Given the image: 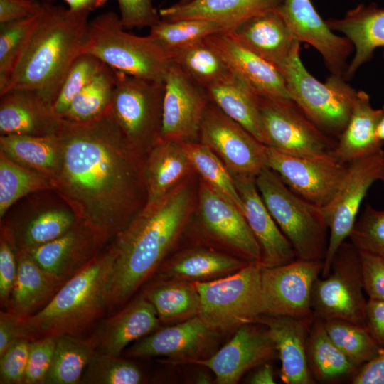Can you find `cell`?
I'll use <instances>...</instances> for the list:
<instances>
[{
  "label": "cell",
  "mask_w": 384,
  "mask_h": 384,
  "mask_svg": "<svg viewBox=\"0 0 384 384\" xmlns=\"http://www.w3.org/2000/svg\"><path fill=\"white\" fill-rule=\"evenodd\" d=\"M53 191L102 245L146 205L144 157L129 144L110 108L92 119H63Z\"/></svg>",
  "instance_id": "obj_1"
},
{
  "label": "cell",
  "mask_w": 384,
  "mask_h": 384,
  "mask_svg": "<svg viewBox=\"0 0 384 384\" xmlns=\"http://www.w3.org/2000/svg\"><path fill=\"white\" fill-rule=\"evenodd\" d=\"M194 207L190 178L159 201L145 205L109 245L107 311L125 305L154 274L174 247Z\"/></svg>",
  "instance_id": "obj_2"
},
{
  "label": "cell",
  "mask_w": 384,
  "mask_h": 384,
  "mask_svg": "<svg viewBox=\"0 0 384 384\" xmlns=\"http://www.w3.org/2000/svg\"><path fill=\"white\" fill-rule=\"evenodd\" d=\"M43 6L0 95L14 90H29L53 105L72 65L84 53L90 12L73 11L49 3H43Z\"/></svg>",
  "instance_id": "obj_3"
},
{
  "label": "cell",
  "mask_w": 384,
  "mask_h": 384,
  "mask_svg": "<svg viewBox=\"0 0 384 384\" xmlns=\"http://www.w3.org/2000/svg\"><path fill=\"white\" fill-rule=\"evenodd\" d=\"M112 262L108 246L67 280L38 313L19 319L18 338L30 341L69 334L76 336L107 310V277Z\"/></svg>",
  "instance_id": "obj_4"
},
{
  "label": "cell",
  "mask_w": 384,
  "mask_h": 384,
  "mask_svg": "<svg viewBox=\"0 0 384 384\" xmlns=\"http://www.w3.org/2000/svg\"><path fill=\"white\" fill-rule=\"evenodd\" d=\"M124 28L114 11L98 15L90 21L84 53L94 55L115 70L164 82L173 63L171 52L150 35L136 36Z\"/></svg>",
  "instance_id": "obj_5"
},
{
  "label": "cell",
  "mask_w": 384,
  "mask_h": 384,
  "mask_svg": "<svg viewBox=\"0 0 384 384\" xmlns=\"http://www.w3.org/2000/svg\"><path fill=\"white\" fill-rule=\"evenodd\" d=\"M255 183L265 206L292 245L297 258L324 261L329 226L321 208L293 192L268 167L255 176Z\"/></svg>",
  "instance_id": "obj_6"
},
{
  "label": "cell",
  "mask_w": 384,
  "mask_h": 384,
  "mask_svg": "<svg viewBox=\"0 0 384 384\" xmlns=\"http://www.w3.org/2000/svg\"><path fill=\"white\" fill-rule=\"evenodd\" d=\"M260 262L223 277L193 282L200 297L198 316L219 333L255 323L263 314Z\"/></svg>",
  "instance_id": "obj_7"
},
{
  "label": "cell",
  "mask_w": 384,
  "mask_h": 384,
  "mask_svg": "<svg viewBox=\"0 0 384 384\" xmlns=\"http://www.w3.org/2000/svg\"><path fill=\"white\" fill-rule=\"evenodd\" d=\"M282 74L291 99L319 129L337 140L350 119L358 90L343 76L331 74L320 82L306 69L300 53Z\"/></svg>",
  "instance_id": "obj_8"
},
{
  "label": "cell",
  "mask_w": 384,
  "mask_h": 384,
  "mask_svg": "<svg viewBox=\"0 0 384 384\" xmlns=\"http://www.w3.org/2000/svg\"><path fill=\"white\" fill-rule=\"evenodd\" d=\"M115 71L110 111L129 144L145 157L161 139L164 82Z\"/></svg>",
  "instance_id": "obj_9"
},
{
  "label": "cell",
  "mask_w": 384,
  "mask_h": 384,
  "mask_svg": "<svg viewBox=\"0 0 384 384\" xmlns=\"http://www.w3.org/2000/svg\"><path fill=\"white\" fill-rule=\"evenodd\" d=\"M363 291L359 252L345 241L334 255L329 274L314 282L311 294L314 316L346 320L367 329Z\"/></svg>",
  "instance_id": "obj_10"
},
{
  "label": "cell",
  "mask_w": 384,
  "mask_h": 384,
  "mask_svg": "<svg viewBox=\"0 0 384 384\" xmlns=\"http://www.w3.org/2000/svg\"><path fill=\"white\" fill-rule=\"evenodd\" d=\"M265 144L297 157L334 151L337 140L319 129L291 98L257 95Z\"/></svg>",
  "instance_id": "obj_11"
},
{
  "label": "cell",
  "mask_w": 384,
  "mask_h": 384,
  "mask_svg": "<svg viewBox=\"0 0 384 384\" xmlns=\"http://www.w3.org/2000/svg\"><path fill=\"white\" fill-rule=\"evenodd\" d=\"M267 166L296 194L324 208L335 197L349 170V164L333 153L297 157L267 146Z\"/></svg>",
  "instance_id": "obj_12"
},
{
  "label": "cell",
  "mask_w": 384,
  "mask_h": 384,
  "mask_svg": "<svg viewBox=\"0 0 384 384\" xmlns=\"http://www.w3.org/2000/svg\"><path fill=\"white\" fill-rule=\"evenodd\" d=\"M323 270V261L296 258L284 265L262 267L263 314L284 316L311 322V294Z\"/></svg>",
  "instance_id": "obj_13"
},
{
  "label": "cell",
  "mask_w": 384,
  "mask_h": 384,
  "mask_svg": "<svg viewBox=\"0 0 384 384\" xmlns=\"http://www.w3.org/2000/svg\"><path fill=\"white\" fill-rule=\"evenodd\" d=\"M384 151L349 163L348 174L333 200L321 208L329 236L321 277H326L341 245L348 238L368 191L380 181Z\"/></svg>",
  "instance_id": "obj_14"
},
{
  "label": "cell",
  "mask_w": 384,
  "mask_h": 384,
  "mask_svg": "<svg viewBox=\"0 0 384 384\" xmlns=\"http://www.w3.org/2000/svg\"><path fill=\"white\" fill-rule=\"evenodd\" d=\"M199 142L208 146L232 174L256 176L267 166V146L211 101L201 124Z\"/></svg>",
  "instance_id": "obj_15"
},
{
  "label": "cell",
  "mask_w": 384,
  "mask_h": 384,
  "mask_svg": "<svg viewBox=\"0 0 384 384\" xmlns=\"http://www.w3.org/2000/svg\"><path fill=\"white\" fill-rule=\"evenodd\" d=\"M210 102L207 89L173 61L164 80L161 139L199 142L201 121Z\"/></svg>",
  "instance_id": "obj_16"
},
{
  "label": "cell",
  "mask_w": 384,
  "mask_h": 384,
  "mask_svg": "<svg viewBox=\"0 0 384 384\" xmlns=\"http://www.w3.org/2000/svg\"><path fill=\"white\" fill-rule=\"evenodd\" d=\"M198 218L206 234L249 262H260V247L241 210L201 179Z\"/></svg>",
  "instance_id": "obj_17"
},
{
  "label": "cell",
  "mask_w": 384,
  "mask_h": 384,
  "mask_svg": "<svg viewBox=\"0 0 384 384\" xmlns=\"http://www.w3.org/2000/svg\"><path fill=\"white\" fill-rule=\"evenodd\" d=\"M218 334L196 316L146 335L125 353L135 358L161 356L172 363H193L210 356Z\"/></svg>",
  "instance_id": "obj_18"
},
{
  "label": "cell",
  "mask_w": 384,
  "mask_h": 384,
  "mask_svg": "<svg viewBox=\"0 0 384 384\" xmlns=\"http://www.w3.org/2000/svg\"><path fill=\"white\" fill-rule=\"evenodd\" d=\"M255 324L239 327L218 351L193 363L210 370L218 384H235L249 370L278 358L276 345L266 327Z\"/></svg>",
  "instance_id": "obj_19"
},
{
  "label": "cell",
  "mask_w": 384,
  "mask_h": 384,
  "mask_svg": "<svg viewBox=\"0 0 384 384\" xmlns=\"http://www.w3.org/2000/svg\"><path fill=\"white\" fill-rule=\"evenodd\" d=\"M278 11L295 38L319 53L331 74L344 75L353 46L346 36L334 33L311 0H283Z\"/></svg>",
  "instance_id": "obj_20"
},
{
  "label": "cell",
  "mask_w": 384,
  "mask_h": 384,
  "mask_svg": "<svg viewBox=\"0 0 384 384\" xmlns=\"http://www.w3.org/2000/svg\"><path fill=\"white\" fill-rule=\"evenodd\" d=\"M234 75L257 95L291 98L286 80L274 65L241 44L229 32L205 38Z\"/></svg>",
  "instance_id": "obj_21"
},
{
  "label": "cell",
  "mask_w": 384,
  "mask_h": 384,
  "mask_svg": "<svg viewBox=\"0 0 384 384\" xmlns=\"http://www.w3.org/2000/svg\"><path fill=\"white\" fill-rule=\"evenodd\" d=\"M232 175L242 202L243 215L260 247L262 267H275L294 260V249L265 206L255 176Z\"/></svg>",
  "instance_id": "obj_22"
},
{
  "label": "cell",
  "mask_w": 384,
  "mask_h": 384,
  "mask_svg": "<svg viewBox=\"0 0 384 384\" xmlns=\"http://www.w3.org/2000/svg\"><path fill=\"white\" fill-rule=\"evenodd\" d=\"M241 44L283 73L296 54L300 42L295 38L278 10L251 17L229 31Z\"/></svg>",
  "instance_id": "obj_23"
},
{
  "label": "cell",
  "mask_w": 384,
  "mask_h": 384,
  "mask_svg": "<svg viewBox=\"0 0 384 384\" xmlns=\"http://www.w3.org/2000/svg\"><path fill=\"white\" fill-rule=\"evenodd\" d=\"M102 246L95 234L78 220L63 235L27 251L42 269L66 282L89 263Z\"/></svg>",
  "instance_id": "obj_24"
},
{
  "label": "cell",
  "mask_w": 384,
  "mask_h": 384,
  "mask_svg": "<svg viewBox=\"0 0 384 384\" xmlns=\"http://www.w3.org/2000/svg\"><path fill=\"white\" fill-rule=\"evenodd\" d=\"M311 322L290 316L266 314L260 316L256 321L266 327L276 345L281 361L280 378L286 384L316 383L307 358Z\"/></svg>",
  "instance_id": "obj_25"
},
{
  "label": "cell",
  "mask_w": 384,
  "mask_h": 384,
  "mask_svg": "<svg viewBox=\"0 0 384 384\" xmlns=\"http://www.w3.org/2000/svg\"><path fill=\"white\" fill-rule=\"evenodd\" d=\"M160 321L154 306L142 295L102 321L90 339L97 352L119 356L129 343L156 330Z\"/></svg>",
  "instance_id": "obj_26"
},
{
  "label": "cell",
  "mask_w": 384,
  "mask_h": 384,
  "mask_svg": "<svg viewBox=\"0 0 384 384\" xmlns=\"http://www.w3.org/2000/svg\"><path fill=\"white\" fill-rule=\"evenodd\" d=\"M62 121L53 105L34 91L14 90L1 95V135H53Z\"/></svg>",
  "instance_id": "obj_27"
},
{
  "label": "cell",
  "mask_w": 384,
  "mask_h": 384,
  "mask_svg": "<svg viewBox=\"0 0 384 384\" xmlns=\"http://www.w3.org/2000/svg\"><path fill=\"white\" fill-rule=\"evenodd\" d=\"M326 22L332 31L342 33L353 46L354 54L343 75L346 80L372 59L378 48L384 46V8L375 4H361L348 11L343 17L331 18Z\"/></svg>",
  "instance_id": "obj_28"
},
{
  "label": "cell",
  "mask_w": 384,
  "mask_h": 384,
  "mask_svg": "<svg viewBox=\"0 0 384 384\" xmlns=\"http://www.w3.org/2000/svg\"><path fill=\"white\" fill-rule=\"evenodd\" d=\"M193 171L182 142L160 139L144 159L146 205L163 198L190 178Z\"/></svg>",
  "instance_id": "obj_29"
},
{
  "label": "cell",
  "mask_w": 384,
  "mask_h": 384,
  "mask_svg": "<svg viewBox=\"0 0 384 384\" xmlns=\"http://www.w3.org/2000/svg\"><path fill=\"white\" fill-rule=\"evenodd\" d=\"M18 271L6 311L20 319L43 309L65 281L42 269L26 250H18Z\"/></svg>",
  "instance_id": "obj_30"
},
{
  "label": "cell",
  "mask_w": 384,
  "mask_h": 384,
  "mask_svg": "<svg viewBox=\"0 0 384 384\" xmlns=\"http://www.w3.org/2000/svg\"><path fill=\"white\" fill-rule=\"evenodd\" d=\"M283 0H193L161 9L162 21L200 18L220 23L230 31L247 19L266 11L278 10Z\"/></svg>",
  "instance_id": "obj_31"
},
{
  "label": "cell",
  "mask_w": 384,
  "mask_h": 384,
  "mask_svg": "<svg viewBox=\"0 0 384 384\" xmlns=\"http://www.w3.org/2000/svg\"><path fill=\"white\" fill-rule=\"evenodd\" d=\"M381 116L382 109L372 106L369 95L358 90L350 119L332 153L349 164L383 151L384 143L376 134Z\"/></svg>",
  "instance_id": "obj_32"
},
{
  "label": "cell",
  "mask_w": 384,
  "mask_h": 384,
  "mask_svg": "<svg viewBox=\"0 0 384 384\" xmlns=\"http://www.w3.org/2000/svg\"><path fill=\"white\" fill-rule=\"evenodd\" d=\"M249 262L220 251L196 247L176 255L162 264L155 274L158 279L208 282L234 273Z\"/></svg>",
  "instance_id": "obj_33"
},
{
  "label": "cell",
  "mask_w": 384,
  "mask_h": 384,
  "mask_svg": "<svg viewBox=\"0 0 384 384\" xmlns=\"http://www.w3.org/2000/svg\"><path fill=\"white\" fill-rule=\"evenodd\" d=\"M56 134L45 137L1 135L0 151L16 164L51 180L58 170L61 159V148Z\"/></svg>",
  "instance_id": "obj_34"
},
{
  "label": "cell",
  "mask_w": 384,
  "mask_h": 384,
  "mask_svg": "<svg viewBox=\"0 0 384 384\" xmlns=\"http://www.w3.org/2000/svg\"><path fill=\"white\" fill-rule=\"evenodd\" d=\"M307 358L316 381L331 382L354 375L360 368L331 341L319 317H314L309 326Z\"/></svg>",
  "instance_id": "obj_35"
},
{
  "label": "cell",
  "mask_w": 384,
  "mask_h": 384,
  "mask_svg": "<svg viewBox=\"0 0 384 384\" xmlns=\"http://www.w3.org/2000/svg\"><path fill=\"white\" fill-rule=\"evenodd\" d=\"M143 295L154 306L162 322H180L198 316L200 297L193 282L157 279Z\"/></svg>",
  "instance_id": "obj_36"
},
{
  "label": "cell",
  "mask_w": 384,
  "mask_h": 384,
  "mask_svg": "<svg viewBox=\"0 0 384 384\" xmlns=\"http://www.w3.org/2000/svg\"><path fill=\"white\" fill-rule=\"evenodd\" d=\"M207 90L213 103L265 144L257 95L253 91L237 78Z\"/></svg>",
  "instance_id": "obj_37"
},
{
  "label": "cell",
  "mask_w": 384,
  "mask_h": 384,
  "mask_svg": "<svg viewBox=\"0 0 384 384\" xmlns=\"http://www.w3.org/2000/svg\"><path fill=\"white\" fill-rule=\"evenodd\" d=\"M171 52L173 61L192 80L206 89L236 78L205 38Z\"/></svg>",
  "instance_id": "obj_38"
},
{
  "label": "cell",
  "mask_w": 384,
  "mask_h": 384,
  "mask_svg": "<svg viewBox=\"0 0 384 384\" xmlns=\"http://www.w3.org/2000/svg\"><path fill=\"white\" fill-rule=\"evenodd\" d=\"M68 208L41 210L16 225H9L18 250H29L50 242L65 234L78 222Z\"/></svg>",
  "instance_id": "obj_39"
},
{
  "label": "cell",
  "mask_w": 384,
  "mask_h": 384,
  "mask_svg": "<svg viewBox=\"0 0 384 384\" xmlns=\"http://www.w3.org/2000/svg\"><path fill=\"white\" fill-rule=\"evenodd\" d=\"M50 367L44 384H78L84 370L96 352L92 341L76 336H56Z\"/></svg>",
  "instance_id": "obj_40"
},
{
  "label": "cell",
  "mask_w": 384,
  "mask_h": 384,
  "mask_svg": "<svg viewBox=\"0 0 384 384\" xmlns=\"http://www.w3.org/2000/svg\"><path fill=\"white\" fill-rule=\"evenodd\" d=\"M115 85V70L104 64L73 99L62 119L82 122L101 116L110 108Z\"/></svg>",
  "instance_id": "obj_41"
},
{
  "label": "cell",
  "mask_w": 384,
  "mask_h": 384,
  "mask_svg": "<svg viewBox=\"0 0 384 384\" xmlns=\"http://www.w3.org/2000/svg\"><path fill=\"white\" fill-rule=\"evenodd\" d=\"M193 169L201 180L235 204L243 213V206L233 177L221 159L200 142H182Z\"/></svg>",
  "instance_id": "obj_42"
},
{
  "label": "cell",
  "mask_w": 384,
  "mask_h": 384,
  "mask_svg": "<svg viewBox=\"0 0 384 384\" xmlns=\"http://www.w3.org/2000/svg\"><path fill=\"white\" fill-rule=\"evenodd\" d=\"M53 190L46 176L23 167L0 153V218L18 200L40 191Z\"/></svg>",
  "instance_id": "obj_43"
},
{
  "label": "cell",
  "mask_w": 384,
  "mask_h": 384,
  "mask_svg": "<svg viewBox=\"0 0 384 384\" xmlns=\"http://www.w3.org/2000/svg\"><path fill=\"white\" fill-rule=\"evenodd\" d=\"M322 320L331 341L359 368L379 353L382 347L365 327L343 319Z\"/></svg>",
  "instance_id": "obj_44"
},
{
  "label": "cell",
  "mask_w": 384,
  "mask_h": 384,
  "mask_svg": "<svg viewBox=\"0 0 384 384\" xmlns=\"http://www.w3.org/2000/svg\"><path fill=\"white\" fill-rule=\"evenodd\" d=\"M230 31L226 26L210 20L191 18L174 21H161L150 28L149 34L166 49L172 50L205 38Z\"/></svg>",
  "instance_id": "obj_45"
},
{
  "label": "cell",
  "mask_w": 384,
  "mask_h": 384,
  "mask_svg": "<svg viewBox=\"0 0 384 384\" xmlns=\"http://www.w3.org/2000/svg\"><path fill=\"white\" fill-rule=\"evenodd\" d=\"M43 11L29 18L0 23V92L9 82Z\"/></svg>",
  "instance_id": "obj_46"
},
{
  "label": "cell",
  "mask_w": 384,
  "mask_h": 384,
  "mask_svg": "<svg viewBox=\"0 0 384 384\" xmlns=\"http://www.w3.org/2000/svg\"><path fill=\"white\" fill-rule=\"evenodd\" d=\"M142 377L134 363L96 351L84 370L81 383L139 384Z\"/></svg>",
  "instance_id": "obj_47"
},
{
  "label": "cell",
  "mask_w": 384,
  "mask_h": 384,
  "mask_svg": "<svg viewBox=\"0 0 384 384\" xmlns=\"http://www.w3.org/2000/svg\"><path fill=\"white\" fill-rule=\"evenodd\" d=\"M92 55L83 53L73 63L53 104L55 113L62 118L76 95L93 79L104 65Z\"/></svg>",
  "instance_id": "obj_48"
},
{
  "label": "cell",
  "mask_w": 384,
  "mask_h": 384,
  "mask_svg": "<svg viewBox=\"0 0 384 384\" xmlns=\"http://www.w3.org/2000/svg\"><path fill=\"white\" fill-rule=\"evenodd\" d=\"M348 238L358 251L384 259V210H377L367 203Z\"/></svg>",
  "instance_id": "obj_49"
},
{
  "label": "cell",
  "mask_w": 384,
  "mask_h": 384,
  "mask_svg": "<svg viewBox=\"0 0 384 384\" xmlns=\"http://www.w3.org/2000/svg\"><path fill=\"white\" fill-rule=\"evenodd\" d=\"M18 248L7 225L1 226L0 235V301L6 309L18 271Z\"/></svg>",
  "instance_id": "obj_50"
},
{
  "label": "cell",
  "mask_w": 384,
  "mask_h": 384,
  "mask_svg": "<svg viewBox=\"0 0 384 384\" xmlns=\"http://www.w3.org/2000/svg\"><path fill=\"white\" fill-rule=\"evenodd\" d=\"M31 341L16 339L0 356V383L23 384Z\"/></svg>",
  "instance_id": "obj_51"
},
{
  "label": "cell",
  "mask_w": 384,
  "mask_h": 384,
  "mask_svg": "<svg viewBox=\"0 0 384 384\" xmlns=\"http://www.w3.org/2000/svg\"><path fill=\"white\" fill-rule=\"evenodd\" d=\"M56 338L31 341L23 384H44L50 367Z\"/></svg>",
  "instance_id": "obj_52"
},
{
  "label": "cell",
  "mask_w": 384,
  "mask_h": 384,
  "mask_svg": "<svg viewBox=\"0 0 384 384\" xmlns=\"http://www.w3.org/2000/svg\"><path fill=\"white\" fill-rule=\"evenodd\" d=\"M120 21L124 28H151L161 21L152 0H117Z\"/></svg>",
  "instance_id": "obj_53"
},
{
  "label": "cell",
  "mask_w": 384,
  "mask_h": 384,
  "mask_svg": "<svg viewBox=\"0 0 384 384\" xmlns=\"http://www.w3.org/2000/svg\"><path fill=\"white\" fill-rule=\"evenodd\" d=\"M364 292L369 299L384 302V259L365 252H360Z\"/></svg>",
  "instance_id": "obj_54"
},
{
  "label": "cell",
  "mask_w": 384,
  "mask_h": 384,
  "mask_svg": "<svg viewBox=\"0 0 384 384\" xmlns=\"http://www.w3.org/2000/svg\"><path fill=\"white\" fill-rule=\"evenodd\" d=\"M43 10L36 0H0V23L36 16Z\"/></svg>",
  "instance_id": "obj_55"
},
{
  "label": "cell",
  "mask_w": 384,
  "mask_h": 384,
  "mask_svg": "<svg viewBox=\"0 0 384 384\" xmlns=\"http://www.w3.org/2000/svg\"><path fill=\"white\" fill-rule=\"evenodd\" d=\"M365 318L367 330L375 341L384 347V302L371 299L366 301Z\"/></svg>",
  "instance_id": "obj_56"
},
{
  "label": "cell",
  "mask_w": 384,
  "mask_h": 384,
  "mask_svg": "<svg viewBox=\"0 0 384 384\" xmlns=\"http://www.w3.org/2000/svg\"><path fill=\"white\" fill-rule=\"evenodd\" d=\"M353 384H384V347L353 376Z\"/></svg>",
  "instance_id": "obj_57"
},
{
  "label": "cell",
  "mask_w": 384,
  "mask_h": 384,
  "mask_svg": "<svg viewBox=\"0 0 384 384\" xmlns=\"http://www.w3.org/2000/svg\"><path fill=\"white\" fill-rule=\"evenodd\" d=\"M18 317L7 311L0 314V356L18 338Z\"/></svg>",
  "instance_id": "obj_58"
},
{
  "label": "cell",
  "mask_w": 384,
  "mask_h": 384,
  "mask_svg": "<svg viewBox=\"0 0 384 384\" xmlns=\"http://www.w3.org/2000/svg\"><path fill=\"white\" fill-rule=\"evenodd\" d=\"M251 384H274V373L272 366L265 363L254 372L248 380Z\"/></svg>",
  "instance_id": "obj_59"
},
{
  "label": "cell",
  "mask_w": 384,
  "mask_h": 384,
  "mask_svg": "<svg viewBox=\"0 0 384 384\" xmlns=\"http://www.w3.org/2000/svg\"><path fill=\"white\" fill-rule=\"evenodd\" d=\"M73 11L90 12L103 6L107 0H63Z\"/></svg>",
  "instance_id": "obj_60"
},
{
  "label": "cell",
  "mask_w": 384,
  "mask_h": 384,
  "mask_svg": "<svg viewBox=\"0 0 384 384\" xmlns=\"http://www.w3.org/2000/svg\"><path fill=\"white\" fill-rule=\"evenodd\" d=\"M381 109L382 116L378 126L376 134L378 140L384 143V106Z\"/></svg>",
  "instance_id": "obj_61"
},
{
  "label": "cell",
  "mask_w": 384,
  "mask_h": 384,
  "mask_svg": "<svg viewBox=\"0 0 384 384\" xmlns=\"http://www.w3.org/2000/svg\"><path fill=\"white\" fill-rule=\"evenodd\" d=\"M210 378L205 373H201L196 379L197 383H210Z\"/></svg>",
  "instance_id": "obj_62"
},
{
  "label": "cell",
  "mask_w": 384,
  "mask_h": 384,
  "mask_svg": "<svg viewBox=\"0 0 384 384\" xmlns=\"http://www.w3.org/2000/svg\"><path fill=\"white\" fill-rule=\"evenodd\" d=\"M380 181L382 182L384 187V156H383V168H382Z\"/></svg>",
  "instance_id": "obj_63"
},
{
  "label": "cell",
  "mask_w": 384,
  "mask_h": 384,
  "mask_svg": "<svg viewBox=\"0 0 384 384\" xmlns=\"http://www.w3.org/2000/svg\"><path fill=\"white\" fill-rule=\"evenodd\" d=\"M193 0H180L178 4H184L192 1Z\"/></svg>",
  "instance_id": "obj_64"
}]
</instances>
